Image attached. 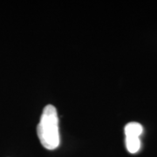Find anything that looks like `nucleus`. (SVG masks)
<instances>
[{
  "label": "nucleus",
  "mask_w": 157,
  "mask_h": 157,
  "mask_svg": "<svg viewBox=\"0 0 157 157\" xmlns=\"http://www.w3.org/2000/svg\"><path fill=\"white\" fill-rule=\"evenodd\" d=\"M37 134L42 146L46 149L53 150L59 147L60 140L59 117L54 106L47 105L44 107L37 127Z\"/></svg>",
  "instance_id": "nucleus-1"
},
{
  "label": "nucleus",
  "mask_w": 157,
  "mask_h": 157,
  "mask_svg": "<svg viewBox=\"0 0 157 157\" xmlns=\"http://www.w3.org/2000/svg\"><path fill=\"white\" fill-rule=\"evenodd\" d=\"M125 135L126 136H136L140 137V135L143 132V128L140 123L138 122H129L124 128Z\"/></svg>",
  "instance_id": "nucleus-2"
},
{
  "label": "nucleus",
  "mask_w": 157,
  "mask_h": 157,
  "mask_svg": "<svg viewBox=\"0 0 157 157\" xmlns=\"http://www.w3.org/2000/svg\"><path fill=\"white\" fill-rule=\"evenodd\" d=\"M126 147L131 154H135L140 150V137L136 136H126Z\"/></svg>",
  "instance_id": "nucleus-3"
}]
</instances>
